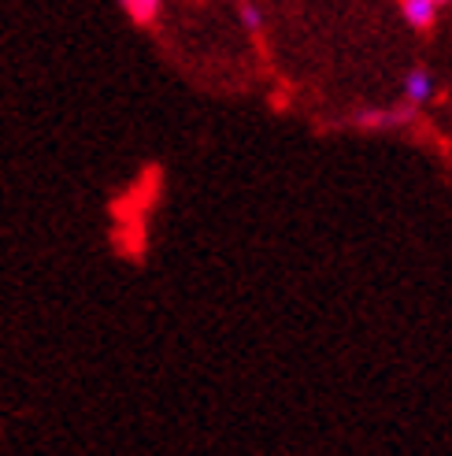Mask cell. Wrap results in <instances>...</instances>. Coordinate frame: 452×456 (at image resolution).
Wrapping results in <instances>:
<instances>
[{
	"mask_svg": "<svg viewBox=\"0 0 452 456\" xmlns=\"http://www.w3.org/2000/svg\"><path fill=\"white\" fill-rule=\"evenodd\" d=\"M404 97H408L412 104H423L434 97V78L426 71H412L408 78H404Z\"/></svg>",
	"mask_w": 452,
	"mask_h": 456,
	"instance_id": "obj_3",
	"label": "cell"
},
{
	"mask_svg": "<svg viewBox=\"0 0 452 456\" xmlns=\"http://www.w3.org/2000/svg\"><path fill=\"white\" fill-rule=\"evenodd\" d=\"M160 4L164 0H123V12L138 22V27H149V22H156V15H160Z\"/></svg>",
	"mask_w": 452,
	"mask_h": 456,
	"instance_id": "obj_4",
	"label": "cell"
},
{
	"mask_svg": "<svg viewBox=\"0 0 452 456\" xmlns=\"http://www.w3.org/2000/svg\"><path fill=\"white\" fill-rule=\"evenodd\" d=\"M400 12H404V19H408L416 30H431L438 4H434V0H400Z\"/></svg>",
	"mask_w": 452,
	"mask_h": 456,
	"instance_id": "obj_2",
	"label": "cell"
},
{
	"mask_svg": "<svg viewBox=\"0 0 452 456\" xmlns=\"http://www.w3.org/2000/svg\"><path fill=\"white\" fill-rule=\"evenodd\" d=\"M241 22H245V27H248V30H260V27H263V19H260V12H256L253 4H248V0H241Z\"/></svg>",
	"mask_w": 452,
	"mask_h": 456,
	"instance_id": "obj_5",
	"label": "cell"
},
{
	"mask_svg": "<svg viewBox=\"0 0 452 456\" xmlns=\"http://www.w3.org/2000/svg\"><path fill=\"white\" fill-rule=\"evenodd\" d=\"M434 4H445V0H434Z\"/></svg>",
	"mask_w": 452,
	"mask_h": 456,
	"instance_id": "obj_6",
	"label": "cell"
},
{
	"mask_svg": "<svg viewBox=\"0 0 452 456\" xmlns=\"http://www.w3.org/2000/svg\"><path fill=\"white\" fill-rule=\"evenodd\" d=\"M416 111L412 108H371V111H359L356 116V126H364V130H393V126H404V123H412Z\"/></svg>",
	"mask_w": 452,
	"mask_h": 456,
	"instance_id": "obj_1",
	"label": "cell"
}]
</instances>
